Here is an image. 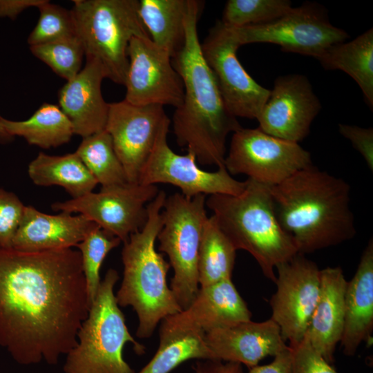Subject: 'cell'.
Returning a JSON list of instances; mask_svg holds the SVG:
<instances>
[{"instance_id":"21","label":"cell","mask_w":373,"mask_h":373,"mask_svg":"<svg viewBox=\"0 0 373 373\" xmlns=\"http://www.w3.org/2000/svg\"><path fill=\"white\" fill-rule=\"evenodd\" d=\"M98 226L81 214L61 211L50 215L26 206L12 248L25 251L71 248Z\"/></svg>"},{"instance_id":"36","label":"cell","mask_w":373,"mask_h":373,"mask_svg":"<svg viewBox=\"0 0 373 373\" xmlns=\"http://www.w3.org/2000/svg\"><path fill=\"white\" fill-rule=\"evenodd\" d=\"M288 345L291 351V373H338L313 348L305 335L299 343Z\"/></svg>"},{"instance_id":"10","label":"cell","mask_w":373,"mask_h":373,"mask_svg":"<svg viewBox=\"0 0 373 373\" xmlns=\"http://www.w3.org/2000/svg\"><path fill=\"white\" fill-rule=\"evenodd\" d=\"M312 164L310 153L298 143L270 135L259 128L242 127L232 133L224 161L231 175L243 174L269 186Z\"/></svg>"},{"instance_id":"31","label":"cell","mask_w":373,"mask_h":373,"mask_svg":"<svg viewBox=\"0 0 373 373\" xmlns=\"http://www.w3.org/2000/svg\"><path fill=\"white\" fill-rule=\"evenodd\" d=\"M292 8L289 0H229L220 21L229 28L264 24L282 17Z\"/></svg>"},{"instance_id":"13","label":"cell","mask_w":373,"mask_h":373,"mask_svg":"<svg viewBox=\"0 0 373 373\" xmlns=\"http://www.w3.org/2000/svg\"><path fill=\"white\" fill-rule=\"evenodd\" d=\"M170 119L162 126L153 148L144 163L138 182L156 185L169 184L179 188L189 198L199 194L238 195L244 189L245 181L233 178L224 166L215 171H207L198 165L195 156L175 153L169 146L167 134Z\"/></svg>"},{"instance_id":"35","label":"cell","mask_w":373,"mask_h":373,"mask_svg":"<svg viewBox=\"0 0 373 373\" xmlns=\"http://www.w3.org/2000/svg\"><path fill=\"white\" fill-rule=\"evenodd\" d=\"M25 207L16 194L0 188V247L12 248Z\"/></svg>"},{"instance_id":"6","label":"cell","mask_w":373,"mask_h":373,"mask_svg":"<svg viewBox=\"0 0 373 373\" xmlns=\"http://www.w3.org/2000/svg\"><path fill=\"white\" fill-rule=\"evenodd\" d=\"M117 271L109 269L101 281L88 314L77 333V343L67 354L64 373H135L123 357L126 343L137 354L145 347L130 334L116 301Z\"/></svg>"},{"instance_id":"14","label":"cell","mask_w":373,"mask_h":373,"mask_svg":"<svg viewBox=\"0 0 373 373\" xmlns=\"http://www.w3.org/2000/svg\"><path fill=\"white\" fill-rule=\"evenodd\" d=\"M276 269V291L269 300L271 318L284 341L295 344L304 338L316 307L321 269L302 254L279 264Z\"/></svg>"},{"instance_id":"16","label":"cell","mask_w":373,"mask_h":373,"mask_svg":"<svg viewBox=\"0 0 373 373\" xmlns=\"http://www.w3.org/2000/svg\"><path fill=\"white\" fill-rule=\"evenodd\" d=\"M169 119L160 105L137 106L124 99L108 103L105 130L111 137L128 182H138L159 132Z\"/></svg>"},{"instance_id":"25","label":"cell","mask_w":373,"mask_h":373,"mask_svg":"<svg viewBox=\"0 0 373 373\" xmlns=\"http://www.w3.org/2000/svg\"><path fill=\"white\" fill-rule=\"evenodd\" d=\"M28 173L35 184L61 186L72 198L92 192L97 184L75 151L60 156L39 153L28 164Z\"/></svg>"},{"instance_id":"26","label":"cell","mask_w":373,"mask_h":373,"mask_svg":"<svg viewBox=\"0 0 373 373\" xmlns=\"http://www.w3.org/2000/svg\"><path fill=\"white\" fill-rule=\"evenodd\" d=\"M188 0H140L138 14L151 41L172 57L184 42Z\"/></svg>"},{"instance_id":"2","label":"cell","mask_w":373,"mask_h":373,"mask_svg":"<svg viewBox=\"0 0 373 373\" xmlns=\"http://www.w3.org/2000/svg\"><path fill=\"white\" fill-rule=\"evenodd\" d=\"M203 2L188 0L185 38L171 58L182 79L184 97L173 115L178 144L192 153L197 162L224 166L227 137L242 126L227 109L216 78L206 62L198 34Z\"/></svg>"},{"instance_id":"3","label":"cell","mask_w":373,"mask_h":373,"mask_svg":"<svg viewBox=\"0 0 373 373\" xmlns=\"http://www.w3.org/2000/svg\"><path fill=\"white\" fill-rule=\"evenodd\" d=\"M278 221L302 254L336 246L356 233L350 184L313 164L270 186Z\"/></svg>"},{"instance_id":"24","label":"cell","mask_w":373,"mask_h":373,"mask_svg":"<svg viewBox=\"0 0 373 373\" xmlns=\"http://www.w3.org/2000/svg\"><path fill=\"white\" fill-rule=\"evenodd\" d=\"M325 70H339L360 87L365 102L373 108V29L350 41L332 45L316 59Z\"/></svg>"},{"instance_id":"7","label":"cell","mask_w":373,"mask_h":373,"mask_svg":"<svg viewBox=\"0 0 373 373\" xmlns=\"http://www.w3.org/2000/svg\"><path fill=\"white\" fill-rule=\"evenodd\" d=\"M70 9L86 58L98 61L112 82L124 85L128 47L134 37H149L137 0H75Z\"/></svg>"},{"instance_id":"4","label":"cell","mask_w":373,"mask_h":373,"mask_svg":"<svg viewBox=\"0 0 373 373\" xmlns=\"http://www.w3.org/2000/svg\"><path fill=\"white\" fill-rule=\"evenodd\" d=\"M166 198L159 191L147 205L145 224L129 236L122 250L123 278L115 298L119 307L131 306L135 312L140 338L151 337L160 322L182 310L167 283L170 264L155 247Z\"/></svg>"},{"instance_id":"27","label":"cell","mask_w":373,"mask_h":373,"mask_svg":"<svg viewBox=\"0 0 373 373\" xmlns=\"http://www.w3.org/2000/svg\"><path fill=\"white\" fill-rule=\"evenodd\" d=\"M2 124L14 138L21 137L29 144L45 149L68 143L74 135L70 121L59 106L47 102L26 120L12 121L3 117Z\"/></svg>"},{"instance_id":"22","label":"cell","mask_w":373,"mask_h":373,"mask_svg":"<svg viewBox=\"0 0 373 373\" xmlns=\"http://www.w3.org/2000/svg\"><path fill=\"white\" fill-rule=\"evenodd\" d=\"M347 284L341 267L321 270L319 296L305 334L313 348L329 364L334 361L343 332Z\"/></svg>"},{"instance_id":"20","label":"cell","mask_w":373,"mask_h":373,"mask_svg":"<svg viewBox=\"0 0 373 373\" xmlns=\"http://www.w3.org/2000/svg\"><path fill=\"white\" fill-rule=\"evenodd\" d=\"M104 78L100 63L86 58L85 66L59 90V106L70 121L74 134L82 138L105 130L108 103L102 93Z\"/></svg>"},{"instance_id":"17","label":"cell","mask_w":373,"mask_h":373,"mask_svg":"<svg viewBox=\"0 0 373 373\" xmlns=\"http://www.w3.org/2000/svg\"><path fill=\"white\" fill-rule=\"evenodd\" d=\"M321 108L306 76L280 75L257 118L258 128L270 135L298 143L309 135Z\"/></svg>"},{"instance_id":"18","label":"cell","mask_w":373,"mask_h":373,"mask_svg":"<svg viewBox=\"0 0 373 373\" xmlns=\"http://www.w3.org/2000/svg\"><path fill=\"white\" fill-rule=\"evenodd\" d=\"M251 312L232 279L200 287L184 309L161 321L159 334L190 331L207 333L251 320Z\"/></svg>"},{"instance_id":"37","label":"cell","mask_w":373,"mask_h":373,"mask_svg":"<svg viewBox=\"0 0 373 373\" xmlns=\"http://www.w3.org/2000/svg\"><path fill=\"white\" fill-rule=\"evenodd\" d=\"M338 131L349 140L361 155L371 171H373V128L346 124H338Z\"/></svg>"},{"instance_id":"38","label":"cell","mask_w":373,"mask_h":373,"mask_svg":"<svg viewBox=\"0 0 373 373\" xmlns=\"http://www.w3.org/2000/svg\"><path fill=\"white\" fill-rule=\"evenodd\" d=\"M266 365H257L249 368L247 373H291V351L289 347L274 356Z\"/></svg>"},{"instance_id":"8","label":"cell","mask_w":373,"mask_h":373,"mask_svg":"<svg viewBox=\"0 0 373 373\" xmlns=\"http://www.w3.org/2000/svg\"><path fill=\"white\" fill-rule=\"evenodd\" d=\"M206 196L192 198L175 193L166 198L162 209V227L157 239L173 270L170 288L182 310L200 288L198 255L204 224L208 218Z\"/></svg>"},{"instance_id":"9","label":"cell","mask_w":373,"mask_h":373,"mask_svg":"<svg viewBox=\"0 0 373 373\" xmlns=\"http://www.w3.org/2000/svg\"><path fill=\"white\" fill-rule=\"evenodd\" d=\"M230 28L240 46L269 43L279 46L284 52L315 59L332 45L350 37L345 30L330 23L325 8L310 2L293 8L267 23Z\"/></svg>"},{"instance_id":"32","label":"cell","mask_w":373,"mask_h":373,"mask_svg":"<svg viewBox=\"0 0 373 373\" xmlns=\"http://www.w3.org/2000/svg\"><path fill=\"white\" fill-rule=\"evenodd\" d=\"M121 242L119 238L98 226L76 246L81 254L89 307L95 298L102 281L99 276L101 266L107 254Z\"/></svg>"},{"instance_id":"15","label":"cell","mask_w":373,"mask_h":373,"mask_svg":"<svg viewBox=\"0 0 373 373\" xmlns=\"http://www.w3.org/2000/svg\"><path fill=\"white\" fill-rule=\"evenodd\" d=\"M128 68L124 100L130 104L179 107L184 86L171 56L149 37H134L128 47Z\"/></svg>"},{"instance_id":"34","label":"cell","mask_w":373,"mask_h":373,"mask_svg":"<svg viewBox=\"0 0 373 373\" xmlns=\"http://www.w3.org/2000/svg\"><path fill=\"white\" fill-rule=\"evenodd\" d=\"M37 8L39 17L27 40L30 46L76 35L75 21L70 10L52 3L48 0H44Z\"/></svg>"},{"instance_id":"33","label":"cell","mask_w":373,"mask_h":373,"mask_svg":"<svg viewBox=\"0 0 373 373\" xmlns=\"http://www.w3.org/2000/svg\"><path fill=\"white\" fill-rule=\"evenodd\" d=\"M30 50L32 55L67 82L75 77L82 70L84 50L77 35L30 46Z\"/></svg>"},{"instance_id":"12","label":"cell","mask_w":373,"mask_h":373,"mask_svg":"<svg viewBox=\"0 0 373 373\" xmlns=\"http://www.w3.org/2000/svg\"><path fill=\"white\" fill-rule=\"evenodd\" d=\"M239 47L231 28L220 21L209 30L201 44L204 58L229 111L237 118L257 119L270 90L257 83L243 68L237 57Z\"/></svg>"},{"instance_id":"5","label":"cell","mask_w":373,"mask_h":373,"mask_svg":"<svg viewBox=\"0 0 373 373\" xmlns=\"http://www.w3.org/2000/svg\"><path fill=\"white\" fill-rule=\"evenodd\" d=\"M206 207L235 249L250 254L271 281L276 267L299 254L278 221L270 186L247 178L240 194L211 195Z\"/></svg>"},{"instance_id":"30","label":"cell","mask_w":373,"mask_h":373,"mask_svg":"<svg viewBox=\"0 0 373 373\" xmlns=\"http://www.w3.org/2000/svg\"><path fill=\"white\" fill-rule=\"evenodd\" d=\"M75 152L102 187L128 182L111 137L106 130L83 137Z\"/></svg>"},{"instance_id":"19","label":"cell","mask_w":373,"mask_h":373,"mask_svg":"<svg viewBox=\"0 0 373 373\" xmlns=\"http://www.w3.org/2000/svg\"><path fill=\"white\" fill-rule=\"evenodd\" d=\"M204 338L213 360L236 363L248 368L289 347L279 327L271 318L213 329L205 333Z\"/></svg>"},{"instance_id":"40","label":"cell","mask_w":373,"mask_h":373,"mask_svg":"<svg viewBox=\"0 0 373 373\" xmlns=\"http://www.w3.org/2000/svg\"><path fill=\"white\" fill-rule=\"evenodd\" d=\"M29 0H0V18L15 19L21 12L31 7Z\"/></svg>"},{"instance_id":"11","label":"cell","mask_w":373,"mask_h":373,"mask_svg":"<svg viewBox=\"0 0 373 373\" xmlns=\"http://www.w3.org/2000/svg\"><path fill=\"white\" fill-rule=\"evenodd\" d=\"M159 191L156 185L126 182L56 202L51 207L55 211L83 215L124 242L145 224L147 205Z\"/></svg>"},{"instance_id":"28","label":"cell","mask_w":373,"mask_h":373,"mask_svg":"<svg viewBox=\"0 0 373 373\" xmlns=\"http://www.w3.org/2000/svg\"><path fill=\"white\" fill-rule=\"evenodd\" d=\"M236 249L212 215L204 224L198 255L200 287L231 279Z\"/></svg>"},{"instance_id":"23","label":"cell","mask_w":373,"mask_h":373,"mask_svg":"<svg viewBox=\"0 0 373 373\" xmlns=\"http://www.w3.org/2000/svg\"><path fill=\"white\" fill-rule=\"evenodd\" d=\"M373 331V240L365 247L345 295V321L340 345L344 354L354 356Z\"/></svg>"},{"instance_id":"39","label":"cell","mask_w":373,"mask_h":373,"mask_svg":"<svg viewBox=\"0 0 373 373\" xmlns=\"http://www.w3.org/2000/svg\"><path fill=\"white\" fill-rule=\"evenodd\" d=\"M193 370L195 373H244L242 365L219 360H199Z\"/></svg>"},{"instance_id":"29","label":"cell","mask_w":373,"mask_h":373,"mask_svg":"<svg viewBox=\"0 0 373 373\" xmlns=\"http://www.w3.org/2000/svg\"><path fill=\"white\" fill-rule=\"evenodd\" d=\"M159 336L155 355L137 373H171L189 360H213L203 332L190 331Z\"/></svg>"},{"instance_id":"41","label":"cell","mask_w":373,"mask_h":373,"mask_svg":"<svg viewBox=\"0 0 373 373\" xmlns=\"http://www.w3.org/2000/svg\"><path fill=\"white\" fill-rule=\"evenodd\" d=\"M3 117L0 115V144H6L12 142L15 138L5 131L2 124Z\"/></svg>"},{"instance_id":"1","label":"cell","mask_w":373,"mask_h":373,"mask_svg":"<svg viewBox=\"0 0 373 373\" xmlns=\"http://www.w3.org/2000/svg\"><path fill=\"white\" fill-rule=\"evenodd\" d=\"M89 308L79 251L0 247V345L17 363L56 365Z\"/></svg>"}]
</instances>
